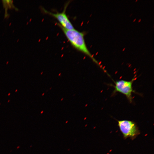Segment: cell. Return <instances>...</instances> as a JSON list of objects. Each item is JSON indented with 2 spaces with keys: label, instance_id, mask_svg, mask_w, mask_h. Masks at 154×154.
<instances>
[{
  "label": "cell",
  "instance_id": "6da1fadb",
  "mask_svg": "<svg viewBox=\"0 0 154 154\" xmlns=\"http://www.w3.org/2000/svg\"><path fill=\"white\" fill-rule=\"evenodd\" d=\"M57 24L74 48L90 58L93 62L99 66L100 67L102 68L104 71H105V69L93 57L88 50L85 40V33L84 32L79 31L75 29L72 30L66 29L63 28L58 23Z\"/></svg>",
  "mask_w": 154,
  "mask_h": 154
},
{
  "label": "cell",
  "instance_id": "7a4b0ae2",
  "mask_svg": "<svg viewBox=\"0 0 154 154\" xmlns=\"http://www.w3.org/2000/svg\"><path fill=\"white\" fill-rule=\"evenodd\" d=\"M135 78L134 77L130 81L121 80L114 82V85L113 86L114 88L113 94L117 92L121 93L125 96L129 101L131 103L133 99L132 93H136L132 86Z\"/></svg>",
  "mask_w": 154,
  "mask_h": 154
},
{
  "label": "cell",
  "instance_id": "3957f363",
  "mask_svg": "<svg viewBox=\"0 0 154 154\" xmlns=\"http://www.w3.org/2000/svg\"><path fill=\"white\" fill-rule=\"evenodd\" d=\"M118 125L125 138L134 139L140 133L136 123L133 121L122 120L118 121Z\"/></svg>",
  "mask_w": 154,
  "mask_h": 154
},
{
  "label": "cell",
  "instance_id": "277c9868",
  "mask_svg": "<svg viewBox=\"0 0 154 154\" xmlns=\"http://www.w3.org/2000/svg\"><path fill=\"white\" fill-rule=\"evenodd\" d=\"M67 3L65 5L63 11L61 12L53 13L42 8L43 11L45 13L51 16L56 18L59 22L58 23L63 28L68 30H72L74 29L73 25L70 22L66 13Z\"/></svg>",
  "mask_w": 154,
  "mask_h": 154
}]
</instances>
